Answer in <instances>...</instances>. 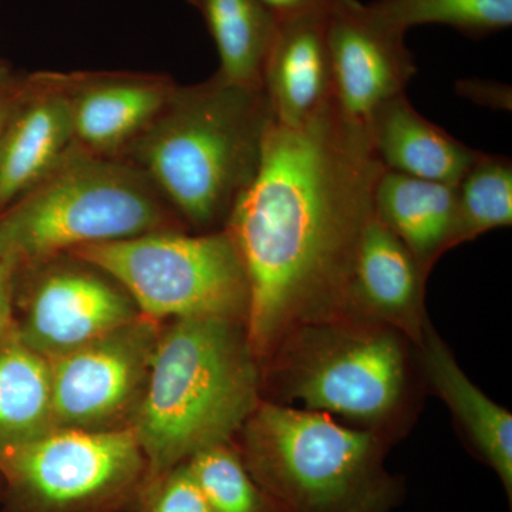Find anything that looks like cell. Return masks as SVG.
Masks as SVG:
<instances>
[{
	"label": "cell",
	"mask_w": 512,
	"mask_h": 512,
	"mask_svg": "<svg viewBox=\"0 0 512 512\" xmlns=\"http://www.w3.org/2000/svg\"><path fill=\"white\" fill-rule=\"evenodd\" d=\"M383 171L366 128L335 100L301 127L269 123L258 171L225 225L248 275L245 326L259 366L296 326L349 316Z\"/></svg>",
	"instance_id": "1"
},
{
	"label": "cell",
	"mask_w": 512,
	"mask_h": 512,
	"mask_svg": "<svg viewBox=\"0 0 512 512\" xmlns=\"http://www.w3.org/2000/svg\"><path fill=\"white\" fill-rule=\"evenodd\" d=\"M261 399V367L244 322H164L130 426L147 458V484L198 451L234 440Z\"/></svg>",
	"instance_id": "2"
},
{
	"label": "cell",
	"mask_w": 512,
	"mask_h": 512,
	"mask_svg": "<svg viewBox=\"0 0 512 512\" xmlns=\"http://www.w3.org/2000/svg\"><path fill=\"white\" fill-rule=\"evenodd\" d=\"M272 116L264 90L215 74L177 89L136 138L134 153L171 210L198 232L220 231L254 180Z\"/></svg>",
	"instance_id": "3"
},
{
	"label": "cell",
	"mask_w": 512,
	"mask_h": 512,
	"mask_svg": "<svg viewBox=\"0 0 512 512\" xmlns=\"http://www.w3.org/2000/svg\"><path fill=\"white\" fill-rule=\"evenodd\" d=\"M232 443L284 512H392L402 501V480L384 467L392 437L330 414L261 399Z\"/></svg>",
	"instance_id": "4"
},
{
	"label": "cell",
	"mask_w": 512,
	"mask_h": 512,
	"mask_svg": "<svg viewBox=\"0 0 512 512\" xmlns=\"http://www.w3.org/2000/svg\"><path fill=\"white\" fill-rule=\"evenodd\" d=\"M412 342L384 323L346 318L289 330L261 365V397L339 414L392 437L414 404Z\"/></svg>",
	"instance_id": "5"
},
{
	"label": "cell",
	"mask_w": 512,
	"mask_h": 512,
	"mask_svg": "<svg viewBox=\"0 0 512 512\" xmlns=\"http://www.w3.org/2000/svg\"><path fill=\"white\" fill-rule=\"evenodd\" d=\"M183 225L140 168L70 153L0 215V259L30 268L86 245Z\"/></svg>",
	"instance_id": "6"
},
{
	"label": "cell",
	"mask_w": 512,
	"mask_h": 512,
	"mask_svg": "<svg viewBox=\"0 0 512 512\" xmlns=\"http://www.w3.org/2000/svg\"><path fill=\"white\" fill-rule=\"evenodd\" d=\"M67 255L110 276L146 318H221L247 325L248 275L225 228L194 235L150 232Z\"/></svg>",
	"instance_id": "7"
},
{
	"label": "cell",
	"mask_w": 512,
	"mask_h": 512,
	"mask_svg": "<svg viewBox=\"0 0 512 512\" xmlns=\"http://www.w3.org/2000/svg\"><path fill=\"white\" fill-rule=\"evenodd\" d=\"M147 477L131 429H55L0 454L5 512H134Z\"/></svg>",
	"instance_id": "8"
},
{
	"label": "cell",
	"mask_w": 512,
	"mask_h": 512,
	"mask_svg": "<svg viewBox=\"0 0 512 512\" xmlns=\"http://www.w3.org/2000/svg\"><path fill=\"white\" fill-rule=\"evenodd\" d=\"M164 322H133L49 360L56 429H130L153 365Z\"/></svg>",
	"instance_id": "9"
},
{
	"label": "cell",
	"mask_w": 512,
	"mask_h": 512,
	"mask_svg": "<svg viewBox=\"0 0 512 512\" xmlns=\"http://www.w3.org/2000/svg\"><path fill=\"white\" fill-rule=\"evenodd\" d=\"M30 268L37 275L25 299L23 318L15 325L20 339L47 360L141 316L117 282L72 255Z\"/></svg>",
	"instance_id": "10"
},
{
	"label": "cell",
	"mask_w": 512,
	"mask_h": 512,
	"mask_svg": "<svg viewBox=\"0 0 512 512\" xmlns=\"http://www.w3.org/2000/svg\"><path fill=\"white\" fill-rule=\"evenodd\" d=\"M406 32L370 5L336 0L328 13L333 93L342 113L366 128L373 113L406 92L417 73Z\"/></svg>",
	"instance_id": "11"
},
{
	"label": "cell",
	"mask_w": 512,
	"mask_h": 512,
	"mask_svg": "<svg viewBox=\"0 0 512 512\" xmlns=\"http://www.w3.org/2000/svg\"><path fill=\"white\" fill-rule=\"evenodd\" d=\"M426 284L412 252L373 214L353 261L349 316L384 323L419 348L429 322Z\"/></svg>",
	"instance_id": "12"
},
{
	"label": "cell",
	"mask_w": 512,
	"mask_h": 512,
	"mask_svg": "<svg viewBox=\"0 0 512 512\" xmlns=\"http://www.w3.org/2000/svg\"><path fill=\"white\" fill-rule=\"evenodd\" d=\"M328 12L278 22L266 57L262 90L272 120L298 128L335 100Z\"/></svg>",
	"instance_id": "13"
},
{
	"label": "cell",
	"mask_w": 512,
	"mask_h": 512,
	"mask_svg": "<svg viewBox=\"0 0 512 512\" xmlns=\"http://www.w3.org/2000/svg\"><path fill=\"white\" fill-rule=\"evenodd\" d=\"M74 140L69 87H46L13 110L0 136V210L42 183Z\"/></svg>",
	"instance_id": "14"
},
{
	"label": "cell",
	"mask_w": 512,
	"mask_h": 512,
	"mask_svg": "<svg viewBox=\"0 0 512 512\" xmlns=\"http://www.w3.org/2000/svg\"><path fill=\"white\" fill-rule=\"evenodd\" d=\"M417 350V360L430 389L447 404L474 453L497 473L512 498V416L485 396L460 369L453 353L430 320Z\"/></svg>",
	"instance_id": "15"
},
{
	"label": "cell",
	"mask_w": 512,
	"mask_h": 512,
	"mask_svg": "<svg viewBox=\"0 0 512 512\" xmlns=\"http://www.w3.org/2000/svg\"><path fill=\"white\" fill-rule=\"evenodd\" d=\"M366 131L384 170L423 180L458 184L481 156V151L424 119L406 93L380 106Z\"/></svg>",
	"instance_id": "16"
},
{
	"label": "cell",
	"mask_w": 512,
	"mask_h": 512,
	"mask_svg": "<svg viewBox=\"0 0 512 512\" xmlns=\"http://www.w3.org/2000/svg\"><path fill=\"white\" fill-rule=\"evenodd\" d=\"M373 208L429 278L437 261L450 251L457 217V184L384 170L376 184Z\"/></svg>",
	"instance_id": "17"
},
{
	"label": "cell",
	"mask_w": 512,
	"mask_h": 512,
	"mask_svg": "<svg viewBox=\"0 0 512 512\" xmlns=\"http://www.w3.org/2000/svg\"><path fill=\"white\" fill-rule=\"evenodd\" d=\"M175 87L156 79H101L69 87L74 138L109 153L136 138L164 109Z\"/></svg>",
	"instance_id": "18"
},
{
	"label": "cell",
	"mask_w": 512,
	"mask_h": 512,
	"mask_svg": "<svg viewBox=\"0 0 512 512\" xmlns=\"http://www.w3.org/2000/svg\"><path fill=\"white\" fill-rule=\"evenodd\" d=\"M55 429L50 362L15 325L0 340V454Z\"/></svg>",
	"instance_id": "19"
},
{
	"label": "cell",
	"mask_w": 512,
	"mask_h": 512,
	"mask_svg": "<svg viewBox=\"0 0 512 512\" xmlns=\"http://www.w3.org/2000/svg\"><path fill=\"white\" fill-rule=\"evenodd\" d=\"M207 23L220 56L217 76L262 89V74L278 20L259 0H188Z\"/></svg>",
	"instance_id": "20"
},
{
	"label": "cell",
	"mask_w": 512,
	"mask_h": 512,
	"mask_svg": "<svg viewBox=\"0 0 512 512\" xmlns=\"http://www.w3.org/2000/svg\"><path fill=\"white\" fill-rule=\"evenodd\" d=\"M511 224V160L481 153L457 184V217L450 249Z\"/></svg>",
	"instance_id": "21"
},
{
	"label": "cell",
	"mask_w": 512,
	"mask_h": 512,
	"mask_svg": "<svg viewBox=\"0 0 512 512\" xmlns=\"http://www.w3.org/2000/svg\"><path fill=\"white\" fill-rule=\"evenodd\" d=\"M370 6L403 32L419 25H446L484 37L512 23V0H376Z\"/></svg>",
	"instance_id": "22"
},
{
	"label": "cell",
	"mask_w": 512,
	"mask_h": 512,
	"mask_svg": "<svg viewBox=\"0 0 512 512\" xmlns=\"http://www.w3.org/2000/svg\"><path fill=\"white\" fill-rule=\"evenodd\" d=\"M185 464L214 512H284L256 484L232 441L204 448Z\"/></svg>",
	"instance_id": "23"
},
{
	"label": "cell",
	"mask_w": 512,
	"mask_h": 512,
	"mask_svg": "<svg viewBox=\"0 0 512 512\" xmlns=\"http://www.w3.org/2000/svg\"><path fill=\"white\" fill-rule=\"evenodd\" d=\"M134 512L214 511L184 463L148 483Z\"/></svg>",
	"instance_id": "24"
},
{
	"label": "cell",
	"mask_w": 512,
	"mask_h": 512,
	"mask_svg": "<svg viewBox=\"0 0 512 512\" xmlns=\"http://www.w3.org/2000/svg\"><path fill=\"white\" fill-rule=\"evenodd\" d=\"M458 92L494 109H511V90L497 83L464 80L458 83Z\"/></svg>",
	"instance_id": "25"
},
{
	"label": "cell",
	"mask_w": 512,
	"mask_h": 512,
	"mask_svg": "<svg viewBox=\"0 0 512 512\" xmlns=\"http://www.w3.org/2000/svg\"><path fill=\"white\" fill-rule=\"evenodd\" d=\"M278 22L309 13L328 12L336 0H259Z\"/></svg>",
	"instance_id": "26"
},
{
	"label": "cell",
	"mask_w": 512,
	"mask_h": 512,
	"mask_svg": "<svg viewBox=\"0 0 512 512\" xmlns=\"http://www.w3.org/2000/svg\"><path fill=\"white\" fill-rule=\"evenodd\" d=\"M16 269L0 259V340L15 328L13 316V275Z\"/></svg>",
	"instance_id": "27"
},
{
	"label": "cell",
	"mask_w": 512,
	"mask_h": 512,
	"mask_svg": "<svg viewBox=\"0 0 512 512\" xmlns=\"http://www.w3.org/2000/svg\"><path fill=\"white\" fill-rule=\"evenodd\" d=\"M13 99H10L8 94L0 90V136H2L3 130H5L6 124L12 116L13 110H15V103Z\"/></svg>",
	"instance_id": "28"
},
{
	"label": "cell",
	"mask_w": 512,
	"mask_h": 512,
	"mask_svg": "<svg viewBox=\"0 0 512 512\" xmlns=\"http://www.w3.org/2000/svg\"><path fill=\"white\" fill-rule=\"evenodd\" d=\"M2 490H3V483H2V478H0V493H2Z\"/></svg>",
	"instance_id": "29"
}]
</instances>
